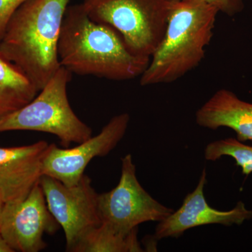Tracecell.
I'll list each match as a JSON object with an SVG mask.
<instances>
[{"label":"cell","mask_w":252,"mask_h":252,"mask_svg":"<svg viewBox=\"0 0 252 252\" xmlns=\"http://www.w3.org/2000/svg\"><path fill=\"white\" fill-rule=\"evenodd\" d=\"M72 75L65 68L60 67L31 102L0 119V132H46L56 135L64 148L92 137V129L77 117L68 99L67 84Z\"/></svg>","instance_id":"obj_4"},{"label":"cell","mask_w":252,"mask_h":252,"mask_svg":"<svg viewBox=\"0 0 252 252\" xmlns=\"http://www.w3.org/2000/svg\"><path fill=\"white\" fill-rule=\"evenodd\" d=\"M58 51L61 67L72 74L112 81L141 77L150 62L132 54L114 28L93 21L81 4L67 6Z\"/></svg>","instance_id":"obj_1"},{"label":"cell","mask_w":252,"mask_h":252,"mask_svg":"<svg viewBox=\"0 0 252 252\" xmlns=\"http://www.w3.org/2000/svg\"><path fill=\"white\" fill-rule=\"evenodd\" d=\"M138 228L130 232L117 230L102 223L91 229L77 243L72 252H142L137 238Z\"/></svg>","instance_id":"obj_14"},{"label":"cell","mask_w":252,"mask_h":252,"mask_svg":"<svg viewBox=\"0 0 252 252\" xmlns=\"http://www.w3.org/2000/svg\"><path fill=\"white\" fill-rule=\"evenodd\" d=\"M39 92L26 74L0 53V119L29 103Z\"/></svg>","instance_id":"obj_13"},{"label":"cell","mask_w":252,"mask_h":252,"mask_svg":"<svg viewBox=\"0 0 252 252\" xmlns=\"http://www.w3.org/2000/svg\"><path fill=\"white\" fill-rule=\"evenodd\" d=\"M97 206L102 223L124 232H130L145 222L161 221L174 212L142 187L130 154L122 158L119 184L110 191L99 193Z\"/></svg>","instance_id":"obj_6"},{"label":"cell","mask_w":252,"mask_h":252,"mask_svg":"<svg viewBox=\"0 0 252 252\" xmlns=\"http://www.w3.org/2000/svg\"><path fill=\"white\" fill-rule=\"evenodd\" d=\"M205 158L216 161L222 157L228 156L234 159L237 166L241 167L244 175L252 172V146L247 145L237 138L228 137L210 142L205 149Z\"/></svg>","instance_id":"obj_15"},{"label":"cell","mask_w":252,"mask_h":252,"mask_svg":"<svg viewBox=\"0 0 252 252\" xmlns=\"http://www.w3.org/2000/svg\"><path fill=\"white\" fill-rule=\"evenodd\" d=\"M130 120L127 113L116 115L98 135L74 148H60L50 144L43 162V175L50 176L68 187L75 185L94 158L105 157L117 147L124 138Z\"/></svg>","instance_id":"obj_9"},{"label":"cell","mask_w":252,"mask_h":252,"mask_svg":"<svg viewBox=\"0 0 252 252\" xmlns=\"http://www.w3.org/2000/svg\"><path fill=\"white\" fill-rule=\"evenodd\" d=\"M177 1V0H170ZM209 4L215 6L219 12L229 16H234L243 9V0H205Z\"/></svg>","instance_id":"obj_17"},{"label":"cell","mask_w":252,"mask_h":252,"mask_svg":"<svg viewBox=\"0 0 252 252\" xmlns=\"http://www.w3.org/2000/svg\"><path fill=\"white\" fill-rule=\"evenodd\" d=\"M195 122L210 130L228 127L235 131L240 142L252 141V104L226 89L217 91L197 111Z\"/></svg>","instance_id":"obj_12"},{"label":"cell","mask_w":252,"mask_h":252,"mask_svg":"<svg viewBox=\"0 0 252 252\" xmlns=\"http://www.w3.org/2000/svg\"><path fill=\"white\" fill-rule=\"evenodd\" d=\"M170 0H84L82 6L95 22L120 34L132 54L150 58L166 28Z\"/></svg>","instance_id":"obj_5"},{"label":"cell","mask_w":252,"mask_h":252,"mask_svg":"<svg viewBox=\"0 0 252 252\" xmlns=\"http://www.w3.org/2000/svg\"><path fill=\"white\" fill-rule=\"evenodd\" d=\"M4 203L0 198V221H1V213H2L3 207H4Z\"/></svg>","instance_id":"obj_19"},{"label":"cell","mask_w":252,"mask_h":252,"mask_svg":"<svg viewBox=\"0 0 252 252\" xmlns=\"http://www.w3.org/2000/svg\"><path fill=\"white\" fill-rule=\"evenodd\" d=\"M39 184L49 211L64 230L66 251L72 252L88 232L102 223L97 206L99 193L86 175L72 187L48 175L41 176Z\"/></svg>","instance_id":"obj_7"},{"label":"cell","mask_w":252,"mask_h":252,"mask_svg":"<svg viewBox=\"0 0 252 252\" xmlns=\"http://www.w3.org/2000/svg\"><path fill=\"white\" fill-rule=\"evenodd\" d=\"M50 144L0 147V198L5 203L21 201L39 183Z\"/></svg>","instance_id":"obj_11"},{"label":"cell","mask_w":252,"mask_h":252,"mask_svg":"<svg viewBox=\"0 0 252 252\" xmlns=\"http://www.w3.org/2000/svg\"><path fill=\"white\" fill-rule=\"evenodd\" d=\"M206 183V170L203 169L198 185L193 192L185 197L182 206L165 220L158 222L154 234L156 240L177 238L187 230L201 225H240L245 220L252 219V210L247 209L242 201H239L234 208L228 211H221L210 207L204 194Z\"/></svg>","instance_id":"obj_10"},{"label":"cell","mask_w":252,"mask_h":252,"mask_svg":"<svg viewBox=\"0 0 252 252\" xmlns=\"http://www.w3.org/2000/svg\"><path fill=\"white\" fill-rule=\"evenodd\" d=\"M28 0H0V41L2 39L10 20L21 5Z\"/></svg>","instance_id":"obj_16"},{"label":"cell","mask_w":252,"mask_h":252,"mask_svg":"<svg viewBox=\"0 0 252 252\" xmlns=\"http://www.w3.org/2000/svg\"><path fill=\"white\" fill-rule=\"evenodd\" d=\"M0 252H14L0 235Z\"/></svg>","instance_id":"obj_18"},{"label":"cell","mask_w":252,"mask_h":252,"mask_svg":"<svg viewBox=\"0 0 252 252\" xmlns=\"http://www.w3.org/2000/svg\"><path fill=\"white\" fill-rule=\"evenodd\" d=\"M60 227L39 182L23 200L4 204L0 235L14 252H39L47 246L44 235L55 234Z\"/></svg>","instance_id":"obj_8"},{"label":"cell","mask_w":252,"mask_h":252,"mask_svg":"<svg viewBox=\"0 0 252 252\" xmlns=\"http://www.w3.org/2000/svg\"><path fill=\"white\" fill-rule=\"evenodd\" d=\"M71 0H28L10 20L0 53L40 91L61 67L59 42Z\"/></svg>","instance_id":"obj_2"},{"label":"cell","mask_w":252,"mask_h":252,"mask_svg":"<svg viewBox=\"0 0 252 252\" xmlns=\"http://www.w3.org/2000/svg\"><path fill=\"white\" fill-rule=\"evenodd\" d=\"M205 0L171 1L165 33L141 75V86L170 84L198 67L219 14Z\"/></svg>","instance_id":"obj_3"}]
</instances>
